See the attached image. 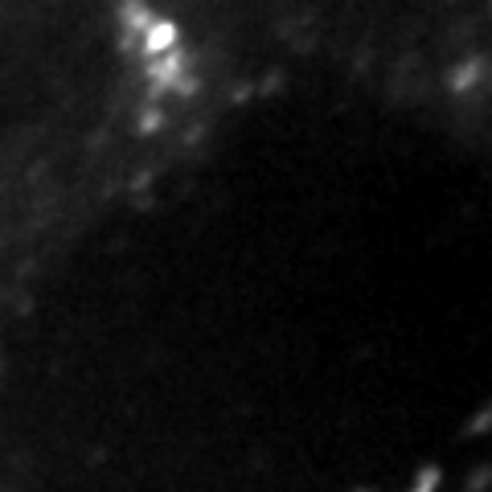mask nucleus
<instances>
[{
    "label": "nucleus",
    "mask_w": 492,
    "mask_h": 492,
    "mask_svg": "<svg viewBox=\"0 0 492 492\" xmlns=\"http://www.w3.org/2000/svg\"><path fill=\"white\" fill-rule=\"evenodd\" d=\"M177 37H180L177 21H152V25L139 33V45H144L148 58H164V53L177 49Z\"/></svg>",
    "instance_id": "f257e3e1"
},
{
    "label": "nucleus",
    "mask_w": 492,
    "mask_h": 492,
    "mask_svg": "<svg viewBox=\"0 0 492 492\" xmlns=\"http://www.w3.org/2000/svg\"><path fill=\"white\" fill-rule=\"evenodd\" d=\"M124 21H128L132 29H139V33L152 25V17H148V8H144V4H128V8H124Z\"/></svg>",
    "instance_id": "f03ea898"
},
{
    "label": "nucleus",
    "mask_w": 492,
    "mask_h": 492,
    "mask_svg": "<svg viewBox=\"0 0 492 492\" xmlns=\"http://www.w3.org/2000/svg\"><path fill=\"white\" fill-rule=\"evenodd\" d=\"M476 74H480V62L472 58L468 66H459V70H455V78H451V87H455V90H468V87H472V78H476Z\"/></svg>",
    "instance_id": "7ed1b4c3"
},
{
    "label": "nucleus",
    "mask_w": 492,
    "mask_h": 492,
    "mask_svg": "<svg viewBox=\"0 0 492 492\" xmlns=\"http://www.w3.org/2000/svg\"><path fill=\"white\" fill-rule=\"evenodd\" d=\"M435 484H439V472H435V468H427V472L418 476V489H414V492H435Z\"/></svg>",
    "instance_id": "20e7f679"
},
{
    "label": "nucleus",
    "mask_w": 492,
    "mask_h": 492,
    "mask_svg": "<svg viewBox=\"0 0 492 492\" xmlns=\"http://www.w3.org/2000/svg\"><path fill=\"white\" fill-rule=\"evenodd\" d=\"M139 128H144V132H156V128H160V111H148V115H144V124H139Z\"/></svg>",
    "instance_id": "39448f33"
}]
</instances>
